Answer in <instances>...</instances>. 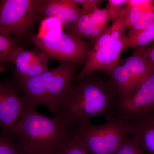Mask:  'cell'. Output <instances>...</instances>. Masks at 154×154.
Masks as SVG:
<instances>
[{"label":"cell","mask_w":154,"mask_h":154,"mask_svg":"<svg viewBox=\"0 0 154 154\" xmlns=\"http://www.w3.org/2000/svg\"><path fill=\"white\" fill-rule=\"evenodd\" d=\"M118 99L111 80L102 79L94 72L73 85L56 114L75 126L87 124L94 116L114 114Z\"/></svg>","instance_id":"cell-1"},{"label":"cell","mask_w":154,"mask_h":154,"mask_svg":"<svg viewBox=\"0 0 154 154\" xmlns=\"http://www.w3.org/2000/svg\"><path fill=\"white\" fill-rule=\"evenodd\" d=\"M75 126L58 114L46 117L25 107L12 136L19 149L30 154H56L74 135Z\"/></svg>","instance_id":"cell-2"},{"label":"cell","mask_w":154,"mask_h":154,"mask_svg":"<svg viewBox=\"0 0 154 154\" xmlns=\"http://www.w3.org/2000/svg\"><path fill=\"white\" fill-rule=\"evenodd\" d=\"M78 65L61 62L58 66L17 84L27 107L44 105L56 114L63 100L71 89Z\"/></svg>","instance_id":"cell-3"},{"label":"cell","mask_w":154,"mask_h":154,"mask_svg":"<svg viewBox=\"0 0 154 154\" xmlns=\"http://www.w3.org/2000/svg\"><path fill=\"white\" fill-rule=\"evenodd\" d=\"M104 124L90 123L75 126L74 135L89 154H114L128 135V122L113 114Z\"/></svg>","instance_id":"cell-4"},{"label":"cell","mask_w":154,"mask_h":154,"mask_svg":"<svg viewBox=\"0 0 154 154\" xmlns=\"http://www.w3.org/2000/svg\"><path fill=\"white\" fill-rule=\"evenodd\" d=\"M32 40L49 58L78 65L85 64L92 49L91 43L69 32H61L41 38L34 36Z\"/></svg>","instance_id":"cell-5"},{"label":"cell","mask_w":154,"mask_h":154,"mask_svg":"<svg viewBox=\"0 0 154 154\" xmlns=\"http://www.w3.org/2000/svg\"><path fill=\"white\" fill-rule=\"evenodd\" d=\"M38 0H0V28L20 44L38 22Z\"/></svg>","instance_id":"cell-6"},{"label":"cell","mask_w":154,"mask_h":154,"mask_svg":"<svg viewBox=\"0 0 154 154\" xmlns=\"http://www.w3.org/2000/svg\"><path fill=\"white\" fill-rule=\"evenodd\" d=\"M154 111V72L135 91L119 98L114 114L130 121Z\"/></svg>","instance_id":"cell-7"},{"label":"cell","mask_w":154,"mask_h":154,"mask_svg":"<svg viewBox=\"0 0 154 154\" xmlns=\"http://www.w3.org/2000/svg\"><path fill=\"white\" fill-rule=\"evenodd\" d=\"M25 104L22 91L13 79L0 78V127L12 135Z\"/></svg>","instance_id":"cell-8"},{"label":"cell","mask_w":154,"mask_h":154,"mask_svg":"<svg viewBox=\"0 0 154 154\" xmlns=\"http://www.w3.org/2000/svg\"><path fill=\"white\" fill-rule=\"evenodd\" d=\"M37 20L57 19L63 28L70 29L82 14V10L75 0H38Z\"/></svg>","instance_id":"cell-9"},{"label":"cell","mask_w":154,"mask_h":154,"mask_svg":"<svg viewBox=\"0 0 154 154\" xmlns=\"http://www.w3.org/2000/svg\"><path fill=\"white\" fill-rule=\"evenodd\" d=\"M125 38V36L96 51H90L85 66L77 74L75 81L79 82L91 73L103 69L110 71L119 66V60L124 49Z\"/></svg>","instance_id":"cell-10"},{"label":"cell","mask_w":154,"mask_h":154,"mask_svg":"<svg viewBox=\"0 0 154 154\" xmlns=\"http://www.w3.org/2000/svg\"><path fill=\"white\" fill-rule=\"evenodd\" d=\"M43 55L38 48L25 50L22 47L17 51L12 60L13 78L17 84L36 75Z\"/></svg>","instance_id":"cell-11"},{"label":"cell","mask_w":154,"mask_h":154,"mask_svg":"<svg viewBox=\"0 0 154 154\" xmlns=\"http://www.w3.org/2000/svg\"><path fill=\"white\" fill-rule=\"evenodd\" d=\"M128 121L129 135L141 147L145 154H154V111Z\"/></svg>","instance_id":"cell-12"},{"label":"cell","mask_w":154,"mask_h":154,"mask_svg":"<svg viewBox=\"0 0 154 154\" xmlns=\"http://www.w3.org/2000/svg\"><path fill=\"white\" fill-rule=\"evenodd\" d=\"M123 66L129 73L137 89L154 72V67L146 57L142 48H134Z\"/></svg>","instance_id":"cell-13"},{"label":"cell","mask_w":154,"mask_h":154,"mask_svg":"<svg viewBox=\"0 0 154 154\" xmlns=\"http://www.w3.org/2000/svg\"><path fill=\"white\" fill-rule=\"evenodd\" d=\"M128 33H132L144 30L154 25V3L142 8L129 7L125 16Z\"/></svg>","instance_id":"cell-14"},{"label":"cell","mask_w":154,"mask_h":154,"mask_svg":"<svg viewBox=\"0 0 154 154\" xmlns=\"http://www.w3.org/2000/svg\"><path fill=\"white\" fill-rule=\"evenodd\" d=\"M69 30V33L78 38L88 39L94 43L105 30L94 25L90 14H82Z\"/></svg>","instance_id":"cell-15"},{"label":"cell","mask_w":154,"mask_h":154,"mask_svg":"<svg viewBox=\"0 0 154 154\" xmlns=\"http://www.w3.org/2000/svg\"><path fill=\"white\" fill-rule=\"evenodd\" d=\"M109 72L110 79L117 90L119 98L126 96L136 90L129 73L123 66H118Z\"/></svg>","instance_id":"cell-16"},{"label":"cell","mask_w":154,"mask_h":154,"mask_svg":"<svg viewBox=\"0 0 154 154\" xmlns=\"http://www.w3.org/2000/svg\"><path fill=\"white\" fill-rule=\"evenodd\" d=\"M21 47L8 32L0 28V68L11 65L14 56Z\"/></svg>","instance_id":"cell-17"},{"label":"cell","mask_w":154,"mask_h":154,"mask_svg":"<svg viewBox=\"0 0 154 154\" xmlns=\"http://www.w3.org/2000/svg\"><path fill=\"white\" fill-rule=\"evenodd\" d=\"M154 41V25L150 28L125 36L124 49L144 47Z\"/></svg>","instance_id":"cell-18"},{"label":"cell","mask_w":154,"mask_h":154,"mask_svg":"<svg viewBox=\"0 0 154 154\" xmlns=\"http://www.w3.org/2000/svg\"><path fill=\"white\" fill-rule=\"evenodd\" d=\"M106 9L110 19L125 17L128 11V0H109Z\"/></svg>","instance_id":"cell-19"},{"label":"cell","mask_w":154,"mask_h":154,"mask_svg":"<svg viewBox=\"0 0 154 154\" xmlns=\"http://www.w3.org/2000/svg\"><path fill=\"white\" fill-rule=\"evenodd\" d=\"M63 27L57 19H47L40 22L38 33L36 35L38 38L45 37L62 32Z\"/></svg>","instance_id":"cell-20"},{"label":"cell","mask_w":154,"mask_h":154,"mask_svg":"<svg viewBox=\"0 0 154 154\" xmlns=\"http://www.w3.org/2000/svg\"><path fill=\"white\" fill-rule=\"evenodd\" d=\"M127 28L128 27L125 17H119L114 19L113 24L109 27L110 44L126 36L125 32Z\"/></svg>","instance_id":"cell-21"},{"label":"cell","mask_w":154,"mask_h":154,"mask_svg":"<svg viewBox=\"0 0 154 154\" xmlns=\"http://www.w3.org/2000/svg\"><path fill=\"white\" fill-rule=\"evenodd\" d=\"M20 152L13 136L0 132V154H20Z\"/></svg>","instance_id":"cell-22"},{"label":"cell","mask_w":154,"mask_h":154,"mask_svg":"<svg viewBox=\"0 0 154 154\" xmlns=\"http://www.w3.org/2000/svg\"><path fill=\"white\" fill-rule=\"evenodd\" d=\"M114 154H145L134 139L128 135Z\"/></svg>","instance_id":"cell-23"},{"label":"cell","mask_w":154,"mask_h":154,"mask_svg":"<svg viewBox=\"0 0 154 154\" xmlns=\"http://www.w3.org/2000/svg\"><path fill=\"white\" fill-rule=\"evenodd\" d=\"M56 154H89L82 143L76 137H73Z\"/></svg>","instance_id":"cell-24"},{"label":"cell","mask_w":154,"mask_h":154,"mask_svg":"<svg viewBox=\"0 0 154 154\" xmlns=\"http://www.w3.org/2000/svg\"><path fill=\"white\" fill-rule=\"evenodd\" d=\"M90 15L94 25L102 30H105L106 29L107 22L110 19L106 8L97 9Z\"/></svg>","instance_id":"cell-25"},{"label":"cell","mask_w":154,"mask_h":154,"mask_svg":"<svg viewBox=\"0 0 154 154\" xmlns=\"http://www.w3.org/2000/svg\"><path fill=\"white\" fill-rule=\"evenodd\" d=\"M78 5L82 6V14H90L99 8L103 1L101 0H75Z\"/></svg>","instance_id":"cell-26"},{"label":"cell","mask_w":154,"mask_h":154,"mask_svg":"<svg viewBox=\"0 0 154 154\" xmlns=\"http://www.w3.org/2000/svg\"><path fill=\"white\" fill-rule=\"evenodd\" d=\"M110 44V35L109 27L106 28L94 43L91 51H95Z\"/></svg>","instance_id":"cell-27"},{"label":"cell","mask_w":154,"mask_h":154,"mask_svg":"<svg viewBox=\"0 0 154 154\" xmlns=\"http://www.w3.org/2000/svg\"><path fill=\"white\" fill-rule=\"evenodd\" d=\"M145 54L154 67V43L151 47L142 48Z\"/></svg>","instance_id":"cell-28"},{"label":"cell","mask_w":154,"mask_h":154,"mask_svg":"<svg viewBox=\"0 0 154 154\" xmlns=\"http://www.w3.org/2000/svg\"><path fill=\"white\" fill-rule=\"evenodd\" d=\"M21 150V149H20ZM20 154H28L27 153L25 152L22 151V150H21V152H20Z\"/></svg>","instance_id":"cell-29"}]
</instances>
